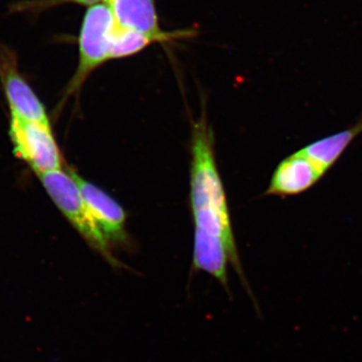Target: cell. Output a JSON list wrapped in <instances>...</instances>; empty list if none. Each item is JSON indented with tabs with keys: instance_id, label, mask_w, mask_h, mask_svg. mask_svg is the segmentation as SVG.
Segmentation results:
<instances>
[{
	"instance_id": "cell-1",
	"label": "cell",
	"mask_w": 362,
	"mask_h": 362,
	"mask_svg": "<svg viewBox=\"0 0 362 362\" xmlns=\"http://www.w3.org/2000/svg\"><path fill=\"white\" fill-rule=\"evenodd\" d=\"M214 145L213 130L202 113L194 124L192 138L190 206L194 233L223 240L233 256L240 259Z\"/></svg>"
},
{
	"instance_id": "cell-2",
	"label": "cell",
	"mask_w": 362,
	"mask_h": 362,
	"mask_svg": "<svg viewBox=\"0 0 362 362\" xmlns=\"http://www.w3.org/2000/svg\"><path fill=\"white\" fill-rule=\"evenodd\" d=\"M116 28V21L108 4H99L88 7L78 33L77 69L66 86L62 103L78 95L90 76L105 63L111 61Z\"/></svg>"
},
{
	"instance_id": "cell-3",
	"label": "cell",
	"mask_w": 362,
	"mask_h": 362,
	"mask_svg": "<svg viewBox=\"0 0 362 362\" xmlns=\"http://www.w3.org/2000/svg\"><path fill=\"white\" fill-rule=\"evenodd\" d=\"M37 177L42 181V187L59 211L80 233L85 242L114 268L123 267L122 263L114 256L110 245L95 223L77 182L69 170L59 169L44 173Z\"/></svg>"
},
{
	"instance_id": "cell-4",
	"label": "cell",
	"mask_w": 362,
	"mask_h": 362,
	"mask_svg": "<svg viewBox=\"0 0 362 362\" xmlns=\"http://www.w3.org/2000/svg\"><path fill=\"white\" fill-rule=\"evenodd\" d=\"M9 136L16 156L37 176L63 169V156L51 125L11 116Z\"/></svg>"
},
{
	"instance_id": "cell-5",
	"label": "cell",
	"mask_w": 362,
	"mask_h": 362,
	"mask_svg": "<svg viewBox=\"0 0 362 362\" xmlns=\"http://www.w3.org/2000/svg\"><path fill=\"white\" fill-rule=\"evenodd\" d=\"M0 84L11 116L51 125L44 104L21 73L18 52L2 42H0Z\"/></svg>"
},
{
	"instance_id": "cell-6",
	"label": "cell",
	"mask_w": 362,
	"mask_h": 362,
	"mask_svg": "<svg viewBox=\"0 0 362 362\" xmlns=\"http://www.w3.org/2000/svg\"><path fill=\"white\" fill-rule=\"evenodd\" d=\"M69 173L77 182L78 189L89 207L90 214L109 245L127 247L129 235L126 230V213L110 195L94 183L84 180L73 169Z\"/></svg>"
},
{
	"instance_id": "cell-7",
	"label": "cell",
	"mask_w": 362,
	"mask_h": 362,
	"mask_svg": "<svg viewBox=\"0 0 362 362\" xmlns=\"http://www.w3.org/2000/svg\"><path fill=\"white\" fill-rule=\"evenodd\" d=\"M116 25L126 30L149 35L158 42L183 39L192 35V30L165 32L159 25L156 0H108Z\"/></svg>"
},
{
	"instance_id": "cell-8",
	"label": "cell",
	"mask_w": 362,
	"mask_h": 362,
	"mask_svg": "<svg viewBox=\"0 0 362 362\" xmlns=\"http://www.w3.org/2000/svg\"><path fill=\"white\" fill-rule=\"evenodd\" d=\"M325 173L300 151L294 152L278 164L266 195L294 197L308 192Z\"/></svg>"
},
{
	"instance_id": "cell-9",
	"label": "cell",
	"mask_w": 362,
	"mask_h": 362,
	"mask_svg": "<svg viewBox=\"0 0 362 362\" xmlns=\"http://www.w3.org/2000/svg\"><path fill=\"white\" fill-rule=\"evenodd\" d=\"M361 133L362 118L346 129L316 140L299 151L309 157L324 173H326L339 160L345 150L349 148V145Z\"/></svg>"
},
{
	"instance_id": "cell-10",
	"label": "cell",
	"mask_w": 362,
	"mask_h": 362,
	"mask_svg": "<svg viewBox=\"0 0 362 362\" xmlns=\"http://www.w3.org/2000/svg\"><path fill=\"white\" fill-rule=\"evenodd\" d=\"M108 0H16L7 6L8 16H23L25 18L35 20L42 14L58 8L59 6H81L90 7L99 4H105Z\"/></svg>"
},
{
	"instance_id": "cell-11",
	"label": "cell",
	"mask_w": 362,
	"mask_h": 362,
	"mask_svg": "<svg viewBox=\"0 0 362 362\" xmlns=\"http://www.w3.org/2000/svg\"><path fill=\"white\" fill-rule=\"evenodd\" d=\"M158 40L149 35L117 25L111 49V59L129 58Z\"/></svg>"
}]
</instances>
